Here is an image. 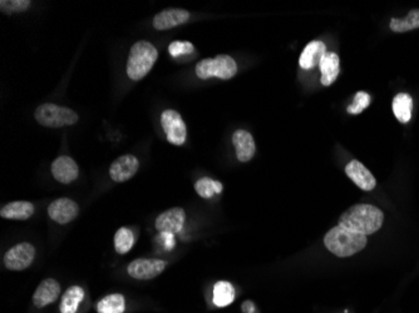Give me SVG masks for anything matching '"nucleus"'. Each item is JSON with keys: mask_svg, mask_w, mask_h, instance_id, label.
<instances>
[{"mask_svg": "<svg viewBox=\"0 0 419 313\" xmlns=\"http://www.w3.org/2000/svg\"><path fill=\"white\" fill-rule=\"evenodd\" d=\"M54 178L63 184H69L78 178V164L68 155H60L52 163Z\"/></svg>", "mask_w": 419, "mask_h": 313, "instance_id": "obj_13", "label": "nucleus"}, {"mask_svg": "<svg viewBox=\"0 0 419 313\" xmlns=\"http://www.w3.org/2000/svg\"><path fill=\"white\" fill-rule=\"evenodd\" d=\"M166 260L139 258L127 266V272L136 280L148 281L160 276L166 268Z\"/></svg>", "mask_w": 419, "mask_h": 313, "instance_id": "obj_7", "label": "nucleus"}, {"mask_svg": "<svg viewBox=\"0 0 419 313\" xmlns=\"http://www.w3.org/2000/svg\"><path fill=\"white\" fill-rule=\"evenodd\" d=\"M190 19V13L184 9L170 8L156 14L153 18V27L157 30H168L181 24H185Z\"/></svg>", "mask_w": 419, "mask_h": 313, "instance_id": "obj_12", "label": "nucleus"}, {"mask_svg": "<svg viewBox=\"0 0 419 313\" xmlns=\"http://www.w3.org/2000/svg\"><path fill=\"white\" fill-rule=\"evenodd\" d=\"M389 27L395 33H404L419 28V9H413L404 18H393Z\"/></svg>", "mask_w": 419, "mask_h": 313, "instance_id": "obj_24", "label": "nucleus"}, {"mask_svg": "<svg viewBox=\"0 0 419 313\" xmlns=\"http://www.w3.org/2000/svg\"><path fill=\"white\" fill-rule=\"evenodd\" d=\"M193 50H195V48H193V43H190V41H172L168 47V52L172 57L193 53Z\"/></svg>", "mask_w": 419, "mask_h": 313, "instance_id": "obj_29", "label": "nucleus"}, {"mask_svg": "<svg viewBox=\"0 0 419 313\" xmlns=\"http://www.w3.org/2000/svg\"><path fill=\"white\" fill-rule=\"evenodd\" d=\"M186 220V214L180 207H175L161 214L156 220V228L165 234L180 232Z\"/></svg>", "mask_w": 419, "mask_h": 313, "instance_id": "obj_11", "label": "nucleus"}, {"mask_svg": "<svg viewBox=\"0 0 419 313\" xmlns=\"http://www.w3.org/2000/svg\"><path fill=\"white\" fill-rule=\"evenodd\" d=\"M346 173L350 180L359 187L363 191H372L377 186V180L374 176L371 173L369 169H366L364 164H362L359 160H352L346 167Z\"/></svg>", "mask_w": 419, "mask_h": 313, "instance_id": "obj_14", "label": "nucleus"}, {"mask_svg": "<svg viewBox=\"0 0 419 313\" xmlns=\"http://www.w3.org/2000/svg\"><path fill=\"white\" fill-rule=\"evenodd\" d=\"M371 103V97L366 92H358L354 97L353 104L348 107V112L350 114H359L366 109Z\"/></svg>", "mask_w": 419, "mask_h": 313, "instance_id": "obj_28", "label": "nucleus"}, {"mask_svg": "<svg viewBox=\"0 0 419 313\" xmlns=\"http://www.w3.org/2000/svg\"><path fill=\"white\" fill-rule=\"evenodd\" d=\"M32 6V1L29 0H1L0 1V10L1 13L19 14L24 13Z\"/></svg>", "mask_w": 419, "mask_h": 313, "instance_id": "obj_27", "label": "nucleus"}, {"mask_svg": "<svg viewBox=\"0 0 419 313\" xmlns=\"http://www.w3.org/2000/svg\"><path fill=\"white\" fill-rule=\"evenodd\" d=\"M195 189L202 198H211L215 194L222 192V183L219 180H213L208 177H204L196 182Z\"/></svg>", "mask_w": 419, "mask_h": 313, "instance_id": "obj_26", "label": "nucleus"}, {"mask_svg": "<svg viewBox=\"0 0 419 313\" xmlns=\"http://www.w3.org/2000/svg\"><path fill=\"white\" fill-rule=\"evenodd\" d=\"M213 305L226 307L235 300V288L230 282L220 281L213 286Z\"/></svg>", "mask_w": 419, "mask_h": 313, "instance_id": "obj_22", "label": "nucleus"}, {"mask_svg": "<svg viewBox=\"0 0 419 313\" xmlns=\"http://www.w3.org/2000/svg\"><path fill=\"white\" fill-rule=\"evenodd\" d=\"M253 302H245L244 305H242V311L245 313H253Z\"/></svg>", "mask_w": 419, "mask_h": 313, "instance_id": "obj_30", "label": "nucleus"}, {"mask_svg": "<svg viewBox=\"0 0 419 313\" xmlns=\"http://www.w3.org/2000/svg\"><path fill=\"white\" fill-rule=\"evenodd\" d=\"M98 313H123L126 310V300L120 294H108L97 303Z\"/></svg>", "mask_w": 419, "mask_h": 313, "instance_id": "obj_23", "label": "nucleus"}, {"mask_svg": "<svg viewBox=\"0 0 419 313\" xmlns=\"http://www.w3.org/2000/svg\"><path fill=\"white\" fill-rule=\"evenodd\" d=\"M84 298V291L80 286L68 288L66 294L62 296L60 310L62 313H75L78 311L80 302Z\"/></svg>", "mask_w": 419, "mask_h": 313, "instance_id": "obj_21", "label": "nucleus"}, {"mask_svg": "<svg viewBox=\"0 0 419 313\" xmlns=\"http://www.w3.org/2000/svg\"><path fill=\"white\" fill-rule=\"evenodd\" d=\"M161 126L166 134L167 140L173 146H182L186 142L187 129L181 114L167 109L161 115Z\"/></svg>", "mask_w": 419, "mask_h": 313, "instance_id": "obj_6", "label": "nucleus"}, {"mask_svg": "<svg viewBox=\"0 0 419 313\" xmlns=\"http://www.w3.org/2000/svg\"><path fill=\"white\" fill-rule=\"evenodd\" d=\"M233 143L236 151V157L240 162L245 163L253 160V154L256 152V146L251 134L247 131L239 129L233 133Z\"/></svg>", "mask_w": 419, "mask_h": 313, "instance_id": "obj_16", "label": "nucleus"}, {"mask_svg": "<svg viewBox=\"0 0 419 313\" xmlns=\"http://www.w3.org/2000/svg\"><path fill=\"white\" fill-rule=\"evenodd\" d=\"M60 294V283L53 278L42 281L33 294V305L37 308L52 305L58 300Z\"/></svg>", "mask_w": 419, "mask_h": 313, "instance_id": "obj_15", "label": "nucleus"}, {"mask_svg": "<svg viewBox=\"0 0 419 313\" xmlns=\"http://www.w3.org/2000/svg\"><path fill=\"white\" fill-rule=\"evenodd\" d=\"M134 232L127 227H122L114 234V248L117 254H126L127 252H130L131 248L134 247Z\"/></svg>", "mask_w": 419, "mask_h": 313, "instance_id": "obj_25", "label": "nucleus"}, {"mask_svg": "<svg viewBox=\"0 0 419 313\" xmlns=\"http://www.w3.org/2000/svg\"><path fill=\"white\" fill-rule=\"evenodd\" d=\"M159 58V52L156 47L146 40H140L134 43L130 55L127 59V75L132 80H141L145 78L150 70L152 69L153 64Z\"/></svg>", "mask_w": 419, "mask_h": 313, "instance_id": "obj_3", "label": "nucleus"}, {"mask_svg": "<svg viewBox=\"0 0 419 313\" xmlns=\"http://www.w3.org/2000/svg\"><path fill=\"white\" fill-rule=\"evenodd\" d=\"M326 54V44L320 40L310 41L300 55L299 64L303 69H312L320 66V61Z\"/></svg>", "mask_w": 419, "mask_h": 313, "instance_id": "obj_17", "label": "nucleus"}, {"mask_svg": "<svg viewBox=\"0 0 419 313\" xmlns=\"http://www.w3.org/2000/svg\"><path fill=\"white\" fill-rule=\"evenodd\" d=\"M35 248L33 245L23 242L15 245L4 256V265L10 271H23L33 263Z\"/></svg>", "mask_w": 419, "mask_h": 313, "instance_id": "obj_8", "label": "nucleus"}, {"mask_svg": "<svg viewBox=\"0 0 419 313\" xmlns=\"http://www.w3.org/2000/svg\"><path fill=\"white\" fill-rule=\"evenodd\" d=\"M33 214V205L24 200L10 202L0 209V216L7 220H26L30 218Z\"/></svg>", "mask_w": 419, "mask_h": 313, "instance_id": "obj_19", "label": "nucleus"}, {"mask_svg": "<svg viewBox=\"0 0 419 313\" xmlns=\"http://www.w3.org/2000/svg\"><path fill=\"white\" fill-rule=\"evenodd\" d=\"M320 70H321V84L329 87L338 78L340 72L339 55L334 52H329L324 55L320 61Z\"/></svg>", "mask_w": 419, "mask_h": 313, "instance_id": "obj_18", "label": "nucleus"}, {"mask_svg": "<svg viewBox=\"0 0 419 313\" xmlns=\"http://www.w3.org/2000/svg\"><path fill=\"white\" fill-rule=\"evenodd\" d=\"M140 162L132 154L121 155L109 167V177L117 183L131 180L139 172Z\"/></svg>", "mask_w": 419, "mask_h": 313, "instance_id": "obj_10", "label": "nucleus"}, {"mask_svg": "<svg viewBox=\"0 0 419 313\" xmlns=\"http://www.w3.org/2000/svg\"><path fill=\"white\" fill-rule=\"evenodd\" d=\"M238 73V64L236 61L230 57L221 54L216 58H207L201 60L196 64V75L200 79H208V78H220V79H231Z\"/></svg>", "mask_w": 419, "mask_h": 313, "instance_id": "obj_5", "label": "nucleus"}, {"mask_svg": "<svg viewBox=\"0 0 419 313\" xmlns=\"http://www.w3.org/2000/svg\"><path fill=\"white\" fill-rule=\"evenodd\" d=\"M80 212V207L69 198H58L48 207V216L58 225H67L75 220Z\"/></svg>", "mask_w": 419, "mask_h": 313, "instance_id": "obj_9", "label": "nucleus"}, {"mask_svg": "<svg viewBox=\"0 0 419 313\" xmlns=\"http://www.w3.org/2000/svg\"><path fill=\"white\" fill-rule=\"evenodd\" d=\"M324 245L338 257H350L364 249L366 236L353 232L338 225L326 234Z\"/></svg>", "mask_w": 419, "mask_h": 313, "instance_id": "obj_2", "label": "nucleus"}, {"mask_svg": "<svg viewBox=\"0 0 419 313\" xmlns=\"http://www.w3.org/2000/svg\"><path fill=\"white\" fill-rule=\"evenodd\" d=\"M384 220V214L380 208L372 205H355L340 216L339 226L357 234H375L380 231Z\"/></svg>", "mask_w": 419, "mask_h": 313, "instance_id": "obj_1", "label": "nucleus"}, {"mask_svg": "<svg viewBox=\"0 0 419 313\" xmlns=\"http://www.w3.org/2000/svg\"><path fill=\"white\" fill-rule=\"evenodd\" d=\"M34 117L37 122L43 127L63 128L75 124L80 117L72 109L67 107H60L53 103L42 104L35 109Z\"/></svg>", "mask_w": 419, "mask_h": 313, "instance_id": "obj_4", "label": "nucleus"}, {"mask_svg": "<svg viewBox=\"0 0 419 313\" xmlns=\"http://www.w3.org/2000/svg\"><path fill=\"white\" fill-rule=\"evenodd\" d=\"M393 113L400 123L406 124L412 118L413 99L409 94H397L393 99Z\"/></svg>", "mask_w": 419, "mask_h": 313, "instance_id": "obj_20", "label": "nucleus"}]
</instances>
